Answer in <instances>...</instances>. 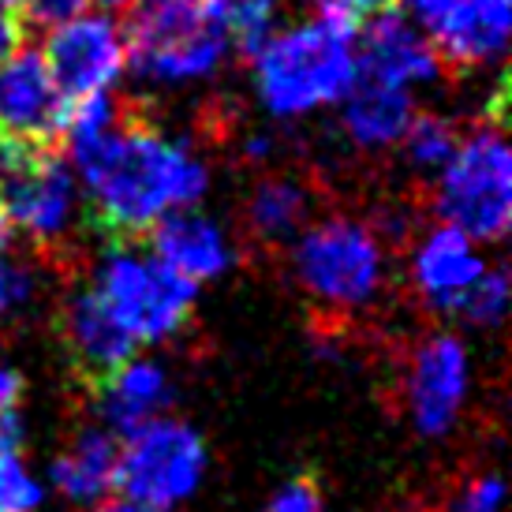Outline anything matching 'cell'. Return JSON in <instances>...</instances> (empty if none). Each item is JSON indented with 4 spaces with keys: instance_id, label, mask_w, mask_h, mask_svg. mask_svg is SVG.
I'll use <instances>...</instances> for the list:
<instances>
[{
    "instance_id": "obj_3",
    "label": "cell",
    "mask_w": 512,
    "mask_h": 512,
    "mask_svg": "<svg viewBox=\"0 0 512 512\" xmlns=\"http://www.w3.org/2000/svg\"><path fill=\"white\" fill-rule=\"evenodd\" d=\"M128 68L146 83H195L221 68L225 0H146L128 23Z\"/></svg>"
},
{
    "instance_id": "obj_20",
    "label": "cell",
    "mask_w": 512,
    "mask_h": 512,
    "mask_svg": "<svg viewBox=\"0 0 512 512\" xmlns=\"http://www.w3.org/2000/svg\"><path fill=\"white\" fill-rule=\"evenodd\" d=\"M307 217H311V187L299 184L288 172L258 180L247 195V228L262 243L296 240L299 228H307Z\"/></svg>"
},
{
    "instance_id": "obj_21",
    "label": "cell",
    "mask_w": 512,
    "mask_h": 512,
    "mask_svg": "<svg viewBox=\"0 0 512 512\" xmlns=\"http://www.w3.org/2000/svg\"><path fill=\"white\" fill-rule=\"evenodd\" d=\"M404 157L412 161V169L419 172H441L445 161L453 157L460 135H456L453 120H445L438 113H415L408 131H404Z\"/></svg>"
},
{
    "instance_id": "obj_31",
    "label": "cell",
    "mask_w": 512,
    "mask_h": 512,
    "mask_svg": "<svg viewBox=\"0 0 512 512\" xmlns=\"http://www.w3.org/2000/svg\"><path fill=\"white\" fill-rule=\"evenodd\" d=\"M270 154H273V139H270V135L255 131V135H247V139H243V157H247V161H266Z\"/></svg>"
},
{
    "instance_id": "obj_33",
    "label": "cell",
    "mask_w": 512,
    "mask_h": 512,
    "mask_svg": "<svg viewBox=\"0 0 512 512\" xmlns=\"http://www.w3.org/2000/svg\"><path fill=\"white\" fill-rule=\"evenodd\" d=\"M8 236H12V228H8V221H4V214H0V247L8 243Z\"/></svg>"
},
{
    "instance_id": "obj_26",
    "label": "cell",
    "mask_w": 512,
    "mask_h": 512,
    "mask_svg": "<svg viewBox=\"0 0 512 512\" xmlns=\"http://www.w3.org/2000/svg\"><path fill=\"white\" fill-rule=\"evenodd\" d=\"M266 512H322V490L311 475H296L292 483H285L273 494Z\"/></svg>"
},
{
    "instance_id": "obj_32",
    "label": "cell",
    "mask_w": 512,
    "mask_h": 512,
    "mask_svg": "<svg viewBox=\"0 0 512 512\" xmlns=\"http://www.w3.org/2000/svg\"><path fill=\"white\" fill-rule=\"evenodd\" d=\"M94 512H161V509H146V505H139V501H113V505H101V509Z\"/></svg>"
},
{
    "instance_id": "obj_35",
    "label": "cell",
    "mask_w": 512,
    "mask_h": 512,
    "mask_svg": "<svg viewBox=\"0 0 512 512\" xmlns=\"http://www.w3.org/2000/svg\"><path fill=\"white\" fill-rule=\"evenodd\" d=\"M4 4H12V8H15V4H19V0H4Z\"/></svg>"
},
{
    "instance_id": "obj_16",
    "label": "cell",
    "mask_w": 512,
    "mask_h": 512,
    "mask_svg": "<svg viewBox=\"0 0 512 512\" xmlns=\"http://www.w3.org/2000/svg\"><path fill=\"white\" fill-rule=\"evenodd\" d=\"M486 270L483 255L475 251V240L449 225L430 228L412 251V285L419 299L434 311H456L479 273Z\"/></svg>"
},
{
    "instance_id": "obj_10",
    "label": "cell",
    "mask_w": 512,
    "mask_h": 512,
    "mask_svg": "<svg viewBox=\"0 0 512 512\" xmlns=\"http://www.w3.org/2000/svg\"><path fill=\"white\" fill-rule=\"evenodd\" d=\"M42 60L60 94L79 101L90 94H109V86L128 68V42L116 19L83 12L49 30Z\"/></svg>"
},
{
    "instance_id": "obj_9",
    "label": "cell",
    "mask_w": 512,
    "mask_h": 512,
    "mask_svg": "<svg viewBox=\"0 0 512 512\" xmlns=\"http://www.w3.org/2000/svg\"><path fill=\"white\" fill-rule=\"evenodd\" d=\"M400 12L427 34L441 64L483 68L509 49L512 0H400Z\"/></svg>"
},
{
    "instance_id": "obj_12",
    "label": "cell",
    "mask_w": 512,
    "mask_h": 512,
    "mask_svg": "<svg viewBox=\"0 0 512 512\" xmlns=\"http://www.w3.org/2000/svg\"><path fill=\"white\" fill-rule=\"evenodd\" d=\"M68 109L72 101L57 90L42 53L15 49L0 60V135L49 146L64 135Z\"/></svg>"
},
{
    "instance_id": "obj_30",
    "label": "cell",
    "mask_w": 512,
    "mask_h": 512,
    "mask_svg": "<svg viewBox=\"0 0 512 512\" xmlns=\"http://www.w3.org/2000/svg\"><path fill=\"white\" fill-rule=\"evenodd\" d=\"M19 397H23V378H19L12 367H4V363H0V415L15 412Z\"/></svg>"
},
{
    "instance_id": "obj_25",
    "label": "cell",
    "mask_w": 512,
    "mask_h": 512,
    "mask_svg": "<svg viewBox=\"0 0 512 512\" xmlns=\"http://www.w3.org/2000/svg\"><path fill=\"white\" fill-rule=\"evenodd\" d=\"M30 292H34L30 270L0 247V318H8L15 307H23L30 299Z\"/></svg>"
},
{
    "instance_id": "obj_15",
    "label": "cell",
    "mask_w": 512,
    "mask_h": 512,
    "mask_svg": "<svg viewBox=\"0 0 512 512\" xmlns=\"http://www.w3.org/2000/svg\"><path fill=\"white\" fill-rule=\"evenodd\" d=\"M150 255L191 285L214 281L236 262V251H232L225 228L210 217L195 214V210H176V214L161 217L150 228Z\"/></svg>"
},
{
    "instance_id": "obj_22",
    "label": "cell",
    "mask_w": 512,
    "mask_h": 512,
    "mask_svg": "<svg viewBox=\"0 0 512 512\" xmlns=\"http://www.w3.org/2000/svg\"><path fill=\"white\" fill-rule=\"evenodd\" d=\"M281 23V0H225L228 45H236L251 60L277 34Z\"/></svg>"
},
{
    "instance_id": "obj_34",
    "label": "cell",
    "mask_w": 512,
    "mask_h": 512,
    "mask_svg": "<svg viewBox=\"0 0 512 512\" xmlns=\"http://www.w3.org/2000/svg\"><path fill=\"white\" fill-rule=\"evenodd\" d=\"M98 4H105V8H124V4H135V0H98Z\"/></svg>"
},
{
    "instance_id": "obj_17",
    "label": "cell",
    "mask_w": 512,
    "mask_h": 512,
    "mask_svg": "<svg viewBox=\"0 0 512 512\" xmlns=\"http://www.w3.org/2000/svg\"><path fill=\"white\" fill-rule=\"evenodd\" d=\"M172 404V382L161 363L150 359H124L116 370L94 382V408L105 430L131 434L143 423L157 419Z\"/></svg>"
},
{
    "instance_id": "obj_4",
    "label": "cell",
    "mask_w": 512,
    "mask_h": 512,
    "mask_svg": "<svg viewBox=\"0 0 512 512\" xmlns=\"http://www.w3.org/2000/svg\"><path fill=\"white\" fill-rule=\"evenodd\" d=\"M434 214L441 225L468 240L498 243L512 225V150L501 131V116L460 139L453 157L438 172Z\"/></svg>"
},
{
    "instance_id": "obj_2",
    "label": "cell",
    "mask_w": 512,
    "mask_h": 512,
    "mask_svg": "<svg viewBox=\"0 0 512 512\" xmlns=\"http://www.w3.org/2000/svg\"><path fill=\"white\" fill-rule=\"evenodd\" d=\"M251 60H255V86L266 113L296 120L326 105H337L356 86V27L318 15L314 23L277 30Z\"/></svg>"
},
{
    "instance_id": "obj_8",
    "label": "cell",
    "mask_w": 512,
    "mask_h": 512,
    "mask_svg": "<svg viewBox=\"0 0 512 512\" xmlns=\"http://www.w3.org/2000/svg\"><path fill=\"white\" fill-rule=\"evenodd\" d=\"M124 438L128 441L116 460V486L128 501L165 512L199 490L206 475V441L195 427L157 415Z\"/></svg>"
},
{
    "instance_id": "obj_1",
    "label": "cell",
    "mask_w": 512,
    "mask_h": 512,
    "mask_svg": "<svg viewBox=\"0 0 512 512\" xmlns=\"http://www.w3.org/2000/svg\"><path fill=\"white\" fill-rule=\"evenodd\" d=\"M68 165L90 195L98 228L113 240L143 236L161 217L191 210L210 187V172L191 146L128 113L98 143L72 150Z\"/></svg>"
},
{
    "instance_id": "obj_5",
    "label": "cell",
    "mask_w": 512,
    "mask_h": 512,
    "mask_svg": "<svg viewBox=\"0 0 512 512\" xmlns=\"http://www.w3.org/2000/svg\"><path fill=\"white\" fill-rule=\"evenodd\" d=\"M292 270L311 299L329 311H363L385 285L382 236L356 217H326L299 228Z\"/></svg>"
},
{
    "instance_id": "obj_24",
    "label": "cell",
    "mask_w": 512,
    "mask_h": 512,
    "mask_svg": "<svg viewBox=\"0 0 512 512\" xmlns=\"http://www.w3.org/2000/svg\"><path fill=\"white\" fill-rule=\"evenodd\" d=\"M505 505V483L498 471H475L441 501L438 512H501Z\"/></svg>"
},
{
    "instance_id": "obj_14",
    "label": "cell",
    "mask_w": 512,
    "mask_h": 512,
    "mask_svg": "<svg viewBox=\"0 0 512 512\" xmlns=\"http://www.w3.org/2000/svg\"><path fill=\"white\" fill-rule=\"evenodd\" d=\"M60 337L72 356L75 370L94 385L116 370L124 359L135 356V337L120 326V318L109 311V303L94 292V285L75 288L60 307Z\"/></svg>"
},
{
    "instance_id": "obj_18",
    "label": "cell",
    "mask_w": 512,
    "mask_h": 512,
    "mask_svg": "<svg viewBox=\"0 0 512 512\" xmlns=\"http://www.w3.org/2000/svg\"><path fill=\"white\" fill-rule=\"evenodd\" d=\"M415 116L412 90L389 83H374L359 75L356 86L344 94L341 128L359 150H389L404 139Z\"/></svg>"
},
{
    "instance_id": "obj_13",
    "label": "cell",
    "mask_w": 512,
    "mask_h": 512,
    "mask_svg": "<svg viewBox=\"0 0 512 512\" xmlns=\"http://www.w3.org/2000/svg\"><path fill=\"white\" fill-rule=\"evenodd\" d=\"M356 53H359V75L363 79L400 86V90L427 86L441 75L438 49L393 4L382 8L378 15H370L363 38L356 42Z\"/></svg>"
},
{
    "instance_id": "obj_23",
    "label": "cell",
    "mask_w": 512,
    "mask_h": 512,
    "mask_svg": "<svg viewBox=\"0 0 512 512\" xmlns=\"http://www.w3.org/2000/svg\"><path fill=\"white\" fill-rule=\"evenodd\" d=\"M505 311H509V273L505 266H486L453 314H460L471 326H501Z\"/></svg>"
},
{
    "instance_id": "obj_28",
    "label": "cell",
    "mask_w": 512,
    "mask_h": 512,
    "mask_svg": "<svg viewBox=\"0 0 512 512\" xmlns=\"http://www.w3.org/2000/svg\"><path fill=\"white\" fill-rule=\"evenodd\" d=\"M393 0H318V12L329 19H341L348 27H359L363 19L378 15L382 8H389Z\"/></svg>"
},
{
    "instance_id": "obj_29",
    "label": "cell",
    "mask_w": 512,
    "mask_h": 512,
    "mask_svg": "<svg viewBox=\"0 0 512 512\" xmlns=\"http://www.w3.org/2000/svg\"><path fill=\"white\" fill-rule=\"evenodd\" d=\"M23 45V19L15 15L12 4L0 0V60H8Z\"/></svg>"
},
{
    "instance_id": "obj_27",
    "label": "cell",
    "mask_w": 512,
    "mask_h": 512,
    "mask_svg": "<svg viewBox=\"0 0 512 512\" xmlns=\"http://www.w3.org/2000/svg\"><path fill=\"white\" fill-rule=\"evenodd\" d=\"M23 4V23L38 30H53L86 12V0H19Z\"/></svg>"
},
{
    "instance_id": "obj_6",
    "label": "cell",
    "mask_w": 512,
    "mask_h": 512,
    "mask_svg": "<svg viewBox=\"0 0 512 512\" xmlns=\"http://www.w3.org/2000/svg\"><path fill=\"white\" fill-rule=\"evenodd\" d=\"M75 169L42 143L0 135V214L12 232L42 247L64 243L79 225Z\"/></svg>"
},
{
    "instance_id": "obj_19",
    "label": "cell",
    "mask_w": 512,
    "mask_h": 512,
    "mask_svg": "<svg viewBox=\"0 0 512 512\" xmlns=\"http://www.w3.org/2000/svg\"><path fill=\"white\" fill-rule=\"evenodd\" d=\"M116 460H120V441L113 430L86 427L53 460L49 483L57 486L60 498L75 505H98L116 486Z\"/></svg>"
},
{
    "instance_id": "obj_11",
    "label": "cell",
    "mask_w": 512,
    "mask_h": 512,
    "mask_svg": "<svg viewBox=\"0 0 512 512\" xmlns=\"http://www.w3.org/2000/svg\"><path fill=\"white\" fill-rule=\"evenodd\" d=\"M468 348L456 333H430L404 367V404L423 438H441L456 427L468 400Z\"/></svg>"
},
{
    "instance_id": "obj_7",
    "label": "cell",
    "mask_w": 512,
    "mask_h": 512,
    "mask_svg": "<svg viewBox=\"0 0 512 512\" xmlns=\"http://www.w3.org/2000/svg\"><path fill=\"white\" fill-rule=\"evenodd\" d=\"M195 288L180 273L161 266L154 255H146L128 240L113 243L98 262L94 292H98L109 311L120 318V326L128 329L135 344H157L169 341L184 329Z\"/></svg>"
}]
</instances>
